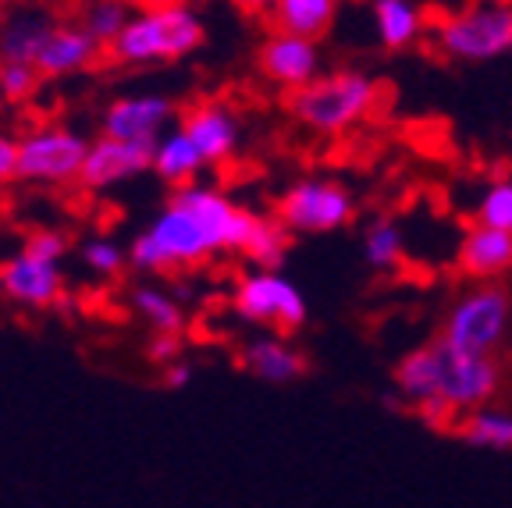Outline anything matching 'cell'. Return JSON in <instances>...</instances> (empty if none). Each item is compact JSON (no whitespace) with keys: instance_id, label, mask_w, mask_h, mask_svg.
<instances>
[{"instance_id":"f1b7e54d","label":"cell","mask_w":512,"mask_h":508,"mask_svg":"<svg viewBox=\"0 0 512 508\" xmlns=\"http://www.w3.org/2000/svg\"><path fill=\"white\" fill-rule=\"evenodd\" d=\"M82 263L93 270L96 278H114V274H121V267L128 263V253L114 239L96 235V239L82 242Z\"/></svg>"},{"instance_id":"4316f807","label":"cell","mask_w":512,"mask_h":508,"mask_svg":"<svg viewBox=\"0 0 512 508\" xmlns=\"http://www.w3.org/2000/svg\"><path fill=\"white\" fill-rule=\"evenodd\" d=\"M128 22H132V11H128L125 0H93L86 8V18H82V25H86L104 47L118 40Z\"/></svg>"},{"instance_id":"7c38bea8","label":"cell","mask_w":512,"mask_h":508,"mask_svg":"<svg viewBox=\"0 0 512 508\" xmlns=\"http://www.w3.org/2000/svg\"><path fill=\"white\" fill-rule=\"evenodd\" d=\"M0 285H4V299L22 310H50L64 299L61 263L40 260L25 249L0 263Z\"/></svg>"},{"instance_id":"8992f818","label":"cell","mask_w":512,"mask_h":508,"mask_svg":"<svg viewBox=\"0 0 512 508\" xmlns=\"http://www.w3.org/2000/svg\"><path fill=\"white\" fill-rule=\"evenodd\" d=\"M274 217L288 235H331L356 221V196L338 178L306 175L274 199Z\"/></svg>"},{"instance_id":"74e56055","label":"cell","mask_w":512,"mask_h":508,"mask_svg":"<svg viewBox=\"0 0 512 508\" xmlns=\"http://www.w3.org/2000/svg\"><path fill=\"white\" fill-rule=\"evenodd\" d=\"M0 104H4V96H0Z\"/></svg>"},{"instance_id":"d6a6232c","label":"cell","mask_w":512,"mask_h":508,"mask_svg":"<svg viewBox=\"0 0 512 508\" xmlns=\"http://www.w3.org/2000/svg\"><path fill=\"white\" fill-rule=\"evenodd\" d=\"M18 178V139L0 128V185Z\"/></svg>"},{"instance_id":"8d00e7d4","label":"cell","mask_w":512,"mask_h":508,"mask_svg":"<svg viewBox=\"0 0 512 508\" xmlns=\"http://www.w3.org/2000/svg\"><path fill=\"white\" fill-rule=\"evenodd\" d=\"M0 299H4V285H0Z\"/></svg>"},{"instance_id":"7a4b0ae2","label":"cell","mask_w":512,"mask_h":508,"mask_svg":"<svg viewBox=\"0 0 512 508\" xmlns=\"http://www.w3.org/2000/svg\"><path fill=\"white\" fill-rule=\"evenodd\" d=\"M384 104V82L363 68H335L310 86L288 93V114L299 128L320 139H342L367 125Z\"/></svg>"},{"instance_id":"f546056e","label":"cell","mask_w":512,"mask_h":508,"mask_svg":"<svg viewBox=\"0 0 512 508\" xmlns=\"http://www.w3.org/2000/svg\"><path fill=\"white\" fill-rule=\"evenodd\" d=\"M22 249H25V253H32V256H40V260L61 263L64 253H68V235H64V231H57V228H36V231H29V235H25Z\"/></svg>"},{"instance_id":"277c9868","label":"cell","mask_w":512,"mask_h":508,"mask_svg":"<svg viewBox=\"0 0 512 508\" xmlns=\"http://www.w3.org/2000/svg\"><path fill=\"white\" fill-rule=\"evenodd\" d=\"M441 57L459 64H488L512 54V0H470L431 25Z\"/></svg>"},{"instance_id":"5b68a950","label":"cell","mask_w":512,"mask_h":508,"mask_svg":"<svg viewBox=\"0 0 512 508\" xmlns=\"http://www.w3.org/2000/svg\"><path fill=\"white\" fill-rule=\"evenodd\" d=\"M512 331V292L498 281H477L459 292L441 320V342L456 352L498 356Z\"/></svg>"},{"instance_id":"44dd1931","label":"cell","mask_w":512,"mask_h":508,"mask_svg":"<svg viewBox=\"0 0 512 508\" xmlns=\"http://www.w3.org/2000/svg\"><path fill=\"white\" fill-rule=\"evenodd\" d=\"M342 0H274L267 22L278 32H296L306 40H324L338 22Z\"/></svg>"},{"instance_id":"1f68e13d","label":"cell","mask_w":512,"mask_h":508,"mask_svg":"<svg viewBox=\"0 0 512 508\" xmlns=\"http://www.w3.org/2000/svg\"><path fill=\"white\" fill-rule=\"evenodd\" d=\"M178 356H182V334H157L150 342V349H146V359L157 363L160 370L175 363Z\"/></svg>"},{"instance_id":"6da1fadb","label":"cell","mask_w":512,"mask_h":508,"mask_svg":"<svg viewBox=\"0 0 512 508\" xmlns=\"http://www.w3.org/2000/svg\"><path fill=\"white\" fill-rule=\"evenodd\" d=\"M264 214L239 207L221 189L203 182L178 185L168 207L128 246V263L146 274L200 267L221 253L246 256Z\"/></svg>"},{"instance_id":"ac0fdd59","label":"cell","mask_w":512,"mask_h":508,"mask_svg":"<svg viewBox=\"0 0 512 508\" xmlns=\"http://www.w3.org/2000/svg\"><path fill=\"white\" fill-rule=\"evenodd\" d=\"M96 57H104V43L96 40L86 25H57L47 47L36 57L43 79H68V75L86 72Z\"/></svg>"},{"instance_id":"8fae6325","label":"cell","mask_w":512,"mask_h":508,"mask_svg":"<svg viewBox=\"0 0 512 508\" xmlns=\"http://www.w3.org/2000/svg\"><path fill=\"white\" fill-rule=\"evenodd\" d=\"M175 100L160 93H128L107 104L100 114V135L128 139V143H157L175 121Z\"/></svg>"},{"instance_id":"4dcf8cb0","label":"cell","mask_w":512,"mask_h":508,"mask_svg":"<svg viewBox=\"0 0 512 508\" xmlns=\"http://www.w3.org/2000/svg\"><path fill=\"white\" fill-rule=\"evenodd\" d=\"M416 420L424 423L427 430H434V434H456V423H459V413L452 409L448 402H441V398H431V402H420L413 409Z\"/></svg>"},{"instance_id":"4fadbf2b","label":"cell","mask_w":512,"mask_h":508,"mask_svg":"<svg viewBox=\"0 0 512 508\" xmlns=\"http://www.w3.org/2000/svg\"><path fill=\"white\" fill-rule=\"evenodd\" d=\"M153 146L157 143H128V139L100 135V139L89 143L79 185H86L93 192H104L121 182H132L143 171H153Z\"/></svg>"},{"instance_id":"52a82bcc","label":"cell","mask_w":512,"mask_h":508,"mask_svg":"<svg viewBox=\"0 0 512 508\" xmlns=\"http://www.w3.org/2000/svg\"><path fill=\"white\" fill-rule=\"evenodd\" d=\"M232 310L253 327H267L274 334H296L306 324L310 310L306 299L278 267H253L235 281Z\"/></svg>"},{"instance_id":"9a60e30c","label":"cell","mask_w":512,"mask_h":508,"mask_svg":"<svg viewBox=\"0 0 512 508\" xmlns=\"http://www.w3.org/2000/svg\"><path fill=\"white\" fill-rule=\"evenodd\" d=\"M456 267L470 281H502L512 274V231L473 221L459 239Z\"/></svg>"},{"instance_id":"e0dca14e","label":"cell","mask_w":512,"mask_h":508,"mask_svg":"<svg viewBox=\"0 0 512 508\" xmlns=\"http://www.w3.org/2000/svg\"><path fill=\"white\" fill-rule=\"evenodd\" d=\"M57 15L43 4H22L0 18V61H29L36 64L40 50L57 29Z\"/></svg>"},{"instance_id":"d4e9b609","label":"cell","mask_w":512,"mask_h":508,"mask_svg":"<svg viewBox=\"0 0 512 508\" xmlns=\"http://www.w3.org/2000/svg\"><path fill=\"white\" fill-rule=\"evenodd\" d=\"M132 306H136V313L157 334H182L185 313H182V306H178L175 295H168L164 288H153V285L132 288Z\"/></svg>"},{"instance_id":"d590c367","label":"cell","mask_w":512,"mask_h":508,"mask_svg":"<svg viewBox=\"0 0 512 508\" xmlns=\"http://www.w3.org/2000/svg\"><path fill=\"white\" fill-rule=\"evenodd\" d=\"M8 4H11V0H0V8H8Z\"/></svg>"},{"instance_id":"603a6c76","label":"cell","mask_w":512,"mask_h":508,"mask_svg":"<svg viewBox=\"0 0 512 508\" xmlns=\"http://www.w3.org/2000/svg\"><path fill=\"white\" fill-rule=\"evenodd\" d=\"M456 437L480 452H512V409L505 405H480L473 413L459 416Z\"/></svg>"},{"instance_id":"9c48e42d","label":"cell","mask_w":512,"mask_h":508,"mask_svg":"<svg viewBox=\"0 0 512 508\" xmlns=\"http://www.w3.org/2000/svg\"><path fill=\"white\" fill-rule=\"evenodd\" d=\"M505 388V366L498 356H473L456 352L445 345V363H441L438 398L448 402L459 416L473 413L480 405H491Z\"/></svg>"},{"instance_id":"83f0119b","label":"cell","mask_w":512,"mask_h":508,"mask_svg":"<svg viewBox=\"0 0 512 508\" xmlns=\"http://www.w3.org/2000/svg\"><path fill=\"white\" fill-rule=\"evenodd\" d=\"M43 75L36 64L29 61H0V96L4 104H25L36 96Z\"/></svg>"},{"instance_id":"2e32d148","label":"cell","mask_w":512,"mask_h":508,"mask_svg":"<svg viewBox=\"0 0 512 508\" xmlns=\"http://www.w3.org/2000/svg\"><path fill=\"white\" fill-rule=\"evenodd\" d=\"M242 370L264 384H296L310 374V359L299 345L288 342V334H260L242 349Z\"/></svg>"},{"instance_id":"5bb4252c","label":"cell","mask_w":512,"mask_h":508,"mask_svg":"<svg viewBox=\"0 0 512 508\" xmlns=\"http://www.w3.org/2000/svg\"><path fill=\"white\" fill-rule=\"evenodd\" d=\"M178 125L185 128L196 150H200L203 164L207 167H221L232 164L235 153L242 146V125L235 118V111L221 100H200L182 114Z\"/></svg>"},{"instance_id":"3957f363","label":"cell","mask_w":512,"mask_h":508,"mask_svg":"<svg viewBox=\"0 0 512 508\" xmlns=\"http://www.w3.org/2000/svg\"><path fill=\"white\" fill-rule=\"evenodd\" d=\"M207 40L200 15L182 4H160V8L139 11L121 29L114 43H107V61L125 68H146V64H171L196 54Z\"/></svg>"},{"instance_id":"7402d4cb","label":"cell","mask_w":512,"mask_h":508,"mask_svg":"<svg viewBox=\"0 0 512 508\" xmlns=\"http://www.w3.org/2000/svg\"><path fill=\"white\" fill-rule=\"evenodd\" d=\"M203 167L207 164H203L200 150H196V143L185 135L182 125L164 132L157 139V146H153V175H157L160 182H168L171 189L196 182Z\"/></svg>"},{"instance_id":"ffe728a7","label":"cell","mask_w":512,"mask_h":508,"mask_svg":"<svg viewBox=\"0 0 512 508\" xmlns=\"http://www.w3.org/2000/svg\"><path fill=\"white\" fill-rule=\"evenodd\" d=\"M370 18H374V36L381 43V50L388 54H402L413 50L424 40L427 11L416 0H370Z\"/></svg>"},{"instance_id":"d6986e66","label":"cell","mask_w":512,"mask_h":508,"mask_svg":"<svg viewBox=\"0 0 512 508\" xmlns=\"http://www.w3.org/2000/svg\"><path fill=\"white\" fill-rule=\"evenodd\" d=\"M441 363H445V342H441V338L409 349L392 370L395 398H399L402 405H409V409H416L420 402L438 398Z\"/></svg>"},{"instance_id":"484cf974","label":"cell","mask_w":512,"mask_h":508,"mask_svg":"<svg viewBox=\"0 0 512 508\" xmlns=\"http://www.w3.org/2000/svg\"><path fill=\"white\" fill-rule=\"evenodd\" d=\"M473 221L488 224V228L512 231V178H491V182L477 192Z\"/></svg>"},{"instance_id":"ba28073f","label":"cell","mask_w":512,"mask_h":508,"mask_svg":"<svg viewBox=\"0 0 512 508\" xmlns=\"http://www.w3.org/2000/svg\"><path fill=\"white\" fill-rule=\"evenodd\" d=\"M89 139H82L75 128L40 125L18 135V182L61 189L82 178Z\"/></svg>"},{"instance_id":"836d02e7","label":"cell","mask_w":512,"mask_h":508,"mask_svg":"<svg viewBox=\"0 0 512 508\" xmlns=\"http://www.w3.org/2000/svg\"><path fill=\"white\" fill-rule=\"evenodd\" d=\"M164 388H171V391H182V388H189L192 384V366L189 363H182V359H175L171 366H164Z\"/></svg>"},{"instance_id":"30bf717a","label":"cell","mask_w":512,"mask_h":508,"mask_svg":"<svg viewBox=\"0 0 512 508\" xmlns=\"http://www.w3.org/2000/svg\"><path fill=\"white\" fill-rule=\"evenodd\" d=\"M256 68L281 93H296L324 75V50L317 40L271 29L256 47Z\"/></svg>"},{"instance_id":"cb8c5ba5","label":"cell","mask_w":512,"mask_h":508,"mask_svg":"<svg viewBox=\"0 0 512 508\" xmlns=\"http://www.w3.org/2000/svg\"><path fill=\"white\" fill-rule=\"evenodd\" d=\"M363 260L377 274H392L406 260V235L395 217H370L363 228Z\"/></svg>"},{"instance_id":"e575fe53","label":"cell","mask_w":512,"mask_h":508,"mask_svg":"<svg viewBox=\"0 0 512 508\" xmlns=\"http://www.w3.org/2000/svg\"><path fill=\"white\" fill-rule=\"evenodd\" d=\"M232 4L242 11V15H267L274 0H232Z\"/></svg>"}]
</instances>
